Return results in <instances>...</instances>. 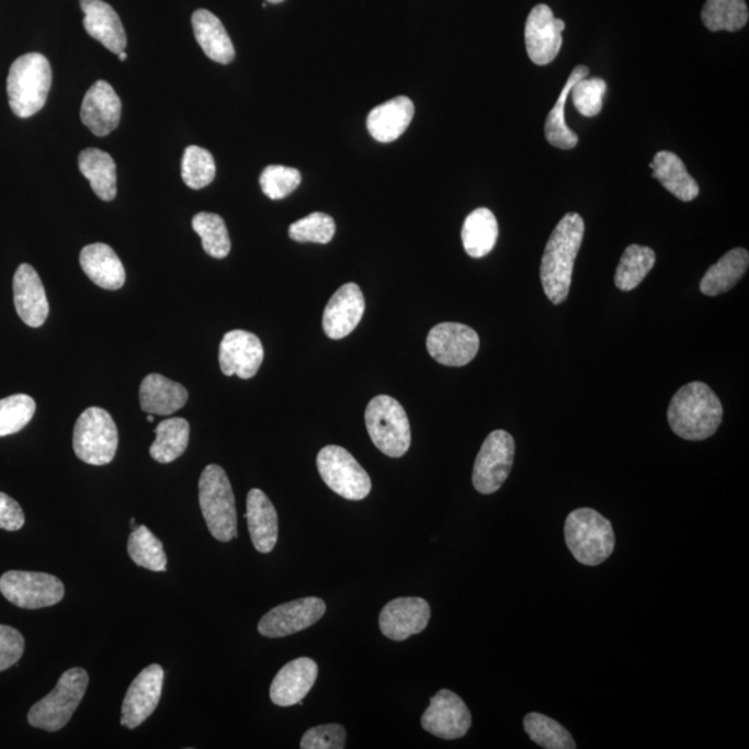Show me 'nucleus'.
I'll use <instances>...</instances> for the list:
<instances>
[{
  "mask_svg": "<svg viewBox=\"0 0 749 749\" xmlns=\"http://www.w3.org/2000/svg\"><path fill=\"white\" fill-rule=\"evenodd\" d=\"M583 238V218L578 213H568L555 227L544 249L541 280L544 293L555 306L568 298L575 260Z\"/></svg>",
  "mask_w": 749,
  "mask_h": 749,
  "instance_id": "f257e3e1",
  "label": "nucleus"
},
{
  "mask_svg": "<svg viewBox=\"0 0 749 749\" xmlns=\"http://www.w3.org/2000/svg\"><path fill=\"white\" fill-rule=\"evenodd\" d=\"M723 407L708 385L691 382L670 400L668 422L674 434L690 442L714 436L722 425Z\"/></svg>",
  "mask_w": 749,
  "mask_h": 749,
  "instance_id": "f03ea898",
  "label": "nucleus"
},
{
  "mask_svg": "<svg viewBox=\"0 0 749 749\" xmlns=\"http://www.w3.org/2000/svg\"><path fill=\"white\" fill-rule=\"evenodd\" d=\"M564 532L569 552L586 567H597L614 553V527L604 515L591 508H578L570 512Z\"/></svg>",
  "mask_w": 749,
  "mask_h": 749,
  "instance_id": "7ed1b4c3",
  "label": "nucleus"
},
{
  "mask_svg": "<svg viewBox=\"0 0 749 749\" xmlns=\"http://www.w3.org/2000/svg\"><path fill=\"white\" fill-rule=\"evenodd\" d=\"M52 88V67L44 55L27 54L10 67L9 104L20 118L33 117L44 109Z\"/></svg>",
  "mask_w": 749,
  "mask_h": 749,
  "instance_id": "20e7f679",
  "label": "nucleus"
},
{
  "mask_svg": "<svg viewBox=\"0 0 749 749\" xmlns=\"http://www.w3.org/2000/svg\"><path fill=\"white\" fill-rule=\"evenodd\" d=\"M198 504L214 538L228 543L238 536L237 504L232 486L222 466L212 464L204 468L198 480Z\"/></svg>",
  "mask_w": 749,
  "mask_h": 749,
  "instance_id": "39448f33",
  "label": "nucleus"
},
{
  "mask_svg": "<svg viewBox=\"0 0 749 749\" xmlns=\"http://www.w3.org/2000/svg\"><path fill=\"white\" fill-rule=\"evenodd\" d=\"M89 676L82 668H72L61 674L50 694L29 712V723L36 729L59 731L70 722L87 693Z\"/></svg>",
  "mask_w": 749,
  "mask_h": 749,
  "instance_id": "423d86ee",
  "label": "nucleus"
},
{
  "mask_svg": "<svg viewBox=\"0 0 749 749\" xmlns=\"http://www.w3.org/2000/svg\"><path fill=\"white\" fill-rule=\"evenodd\" d=\"M366 431L379 452L400 458L411 446V427L407 412L390 396H376L365 411Z\"/></svg>",
  "mask_w": 749,
  "mask_h": 749,
  "instance_id": "0eeeda50",
  "label": "nucleus"
},
{
  "mask_svg": "<svg viewBox=\"0 0 749 749\" xmlns=\"http://www.w3.org/2000/svg\"><path fill=\"white\" fill-rule=\"evenodd\" d=\"M72 447L78 458L89 465L112 463L118 449V431L106 410L91 407L77 419Z\"/></svg>",
  "mask_w": 749,
  "mask_h": 749,
  "instance_id": "6e6552de",
  "label": "nucleus"
},
{
  "mask_svg": "<svg viewBox=\"0 0 749 749\" xmlns=\"http://www.w3.org/2000/svg\"><path fill=\"white\" fill-rule=\"evenodd\" d=\"M317 466L325 485L343 499L360 501L371 493L370 475L348 450L340 446L324 447L318 453Z\"/></svg>",
  "mask_w": 749,
  "mask_h": 749,
  "instance_id": "1a4fd4ad",
  "label": "nucleus"
},
{
  "mask_svg": "<svg viewBox=\"0 0 749 749\" xmlns=\"http://www.w3.org/2000/svg\"><path fill=\"white\" fill-rule=\"evenodd\" d=\"M0 593L23 610H39L59 604L65 585L54 575L9 570L0 578Z\"/></svg>",
  "mask_w": 749,
  "mask_h": 749,
  "instance_id": "9d476101",
  "label": "nucleus"
},
{
  "mask_svg": "<svg viewBox=\"0 0 749 749\" xmlns=\"http://www.w3.org/2000/svg\"><path fill=\"white\" fill-rule=\"evenodd\" d=\"M515 458V440L506 431H495L481 444L474 465L473 481L481 495H493L510 475Z\"/></svg>",
  "mask_w": 749,
  "mask_h": 749,
  "instance_id": "9b49d317",
  "label": "nucleus"
},
{
  "mask_svg": "<svg viewBox=\"0 0 749 749\" xmlns=\"http://www.w3.org/2000/svg\"><path fill=\"white\" fill-rule=\"evenodd\" d=\"M427 348L431 358L439 364L464 366L478 354L480 339L468 325L442 322L429 332Z\"/></svg>",
  "mask_w": 749,
  "mask_h": 749,
  "instance_id": "f8f14e48",
  "label": "nucleus"
},
{
  "mask_svg": "<svg viewBox=\"0 0 749 749\" xmlns=\"http://www.w3.org/2000/svg\"><path fill=\"white\" fill-rule=\"evenodd\" d=\"M327 612V604L318 597H306L272 608L261 617L259 633L261 636L280 638L306 631L316 625Z\"/></svg>",
  "mask_w": 749,
  "mask_h": 749,
  "instance_id": "ddd939ff",
  "label": "nucleus"
},
{
  "mask_svg": "<svg viewBox=\"0 0 749 749\" xmlns=\"http://www.w3.org/2000/svg\"><path fill=\"white\" fill-rule=\"evenodd\" d=\"M423 730L443 740L463 738L473 725V716L461 696L450 690H440L422 715Z\"/></svg>",
  "mask_w": 749,
  "mask_h": 749,
  "instance_id": "4468645a",
  "label": "nucleus"
},
{
  "mask_svg": "<svg viewBox=\"0 0 749 749\" xmlns=\"http://www.w3.org/2000/svg\"><path fill=\"white\" fill-rule=\"evenodd\" d=\"M565 21L555 19L547 4H537L526 20L525 44L534 65L547 66L563 48Z\"/></svg>",
  "mask_w": 749,
  "mask_h": 749,
  "instance_id": "2eb2a0df",
  "label": "nucleus"
},
{
  "mask_svg": "<svg viewBox=\"0 0 749 749\" xmlns=\"http://www.w3.org/2000/svg\"><path fill=\"white\" fill-rule=\"evenodd\" d=\"M164 670L160 665L146 667L130 683L123 702L122 725L133 730L143 725L159 705Z\"/></svg>",
  "mask_w": 749,
  "mask_h": 749,
  "instance_id": "dca6fc26",
  "label": "nucleus"
},
{
  "mask_svg": "<svg viewBox=\"0 0 749 749\" xmlns=\"http://www.w3.org/2000/svg\"><path fill=\"white\" fill-rule=\"evenodd\" d=\"M431 615V605L419 597H400L391 600L379 615L382 635L393 642H405L408 637L425 631Z\"/></svg>",
  "mask_w": 749,
  "mask_h": 749,
  "instance_id": "f3484780",
  "label": "nucleus"
},
{
  "mask_svg": "<svg viewBox=\"0 0 749 749\" xmlns=\"http://www.w3.org/2000/svg\"><path fill=\"white\" fill-rule=\"evenodd\" d=\"M264 360V348L254 333L230 331L219 344V366L224 375H238L240 379L254 378Z\"/></svg>",
  "mask_w": 749,
  "mask_h": 749,
  "instance_id": "a211bd4d",
  "label": "nucleus"
},
{
  "mask_svg": "<svg viewBox=\"0 0 749 749\" xmlns=\"http://www.w3.org/2000/svg\"><path fill=\"white\" fill-rule=\"evenodd\" d=\"M365 311V298L360 286H340L325 307L322 327L328 338L333 340L349 337L358 328Z\"/></svg>",
  "mask_w": 749,
  "mask_h": 749,
  "instance_id": "6ab92c4d",
  "label": "nucleus"
},
{
  "mask_svg": "<svg viewBox=\"0 0 749 749\" xmlns=\"http://www.w3.org/2000/svg\"><path fill=\"white\" fill-rule=\"evenodd\" d=\"M14 306L19 317L31 328H39L49 316V302L38 272L21 264L13 277Z\"/></svg>",
  "mask_w": 749,
  "mask_h": 749,
  "instance_id": "aec40b11",
  "label": "nucleus"
},
{
  "mask_svg": "<svg viewBox=\"0 0 749 749\" xmlns=\"http://www.w3.org/2000/svg\"><path fill=\"white\" fill-rule=\"evenodd\" d=\"M318 678V665L311 658L286 663L272 680L270 696L277 706L302 705Z\"/></svg>",
  "mask_w": 749,
  "mask_h": 749,
  "instance_id": "412c9836",
  "label": "nucleus"
},
{
  "mask_svg": "<svg viewBox=\"0 0 749 749\" xmlns=\"http://www.w3.org/2000/svg\"><path fill=\"white\" fill-rule=\"evenodd\" d=\"M122 101L106 81H98L88 89L81 106V122L97 136H106L118 127Z\"/></svg>",
  "mask_w": 749,
  "mask_h": 749,
  "instance_id": "4be33fe9",
  "label": "nucleus"
},
{
  "mask_svg": "<svg viewBox=\"0 0 749 749\" xmlns=\"http://www.w3.org/2000/svg\"><path fill=\"white\" fill-rule=\"evenodd\" d=\"M80 3L86 14L83 27L87 33L113 54H122L127 46V35L114 9L103 0H80Z\"/></svg>",
  "mask_w": 749,
  "mask_h": 749,
  "instance_id": "5701e85b",
  "label": "nucleus"
},
{
  "mask_svg": "<svg viewBox=\"0 0 749 749\" xmlns=\"http://www.w3.org/2000/svg\"><path fill=\"white\" fill-rule=\"evenodd\" d=\"M416 107L410 98L397 97L375 107L366 118L372 138L382 144L399 139L411 124Z\"/></svg>",
  "mask_w": 749,
  "mask_h": 749,
  "instance_id": "b1692460",
  "label": "nucleus"
},
{
  "mask_svg": "<svg viewBox=\"0 0 749 749\" xmlns=\"http://www.w3.org/2000/svg\"><path fill=\"white\" fill-rule=\"evenodd\" d=\"M80 263L89 280L102 290L118 291L125 284L122 260L109 245L87 246L81 251Z\"/></svg>",
  "mask_w": 749,
  "mask_h": 749,
  "instance_id": "393cba45",
  "label": "nucleus"
},
{
  "mask_svg": "<svg viewBox=\"0 0 749 749\" xmlns=\"http://www.w3.org/2000/svg\"><path fill=\"white\" fill-rule=\"evenodd\" d=\"M248 520L251 543L257 552L269 554L277 542V513L263 490L251 489L248 495Z\"/></svg>",
  "mask_w": 749,
  "mask_h": 749,
  "instance_id": "a878e982",
  "label": "nucleus"
},
{
  "mask_svg": "<svg viewBox=\"0 0 749 749\" xmlns=\"http://www.w3.org/2000/svg\"><path fill=\"white\" fill-rule=\"evenodd\" d=\"M140 407L151 416H172L188 401V390L160 374L146 376L139 389Z\"/></svg>",
  "mask_w": 749,
  "mask_h": 749,
  "instance_id": "bb28decb",
  "label": "nucleus"
},
{
  "mask_svg": "<svg viewBox=\"0 0 749 749\" xmlns=\"http://www.w3.org/2000/svg\"><path fill=\"white\" fill-rule=\"evenodd\" d=\"M192 27L197 44L201 45L208 59L222 63V65H229L234 61L232 41L217 15L206 9H198L192 15Z\"/></svg>",
  "mask_w": 749,
  "mask_h": 749,
  "instance_id": "cd10ccee",
  "label": "nucleus"
},
{
  "mask_svg": "<svg viewBox=\"0 0 749 749\" xmlns=\"http://www.w3.org/2000/svg\"><path fill=\"white\" fill-rule=\"evenodd\" d=\"M652 177L682 202H693L700 195L699 183L690 175L684 162L672 151L662 150L652 160Z\"/></svg>",
  "mask_w": 749,
  "mask_h": 749,
  "instance_id": "c85d7f7f",
  "label": "nucleus"
},
{
  "mask_svg": "<svg viewBox=\"0 0 749 749\" xmlns=\"http://www.w3.org/2000/svg\"><path fill=\"white\" fill-rule=\"evenodd\" d=\"M748 266L749 254L746 249L737 248L727 251L705 272L700 284L701 292L705 296L715 297L731 291L746 275Z\"/></svg>",
  "mask_w": 749,
  "mask_h": 749,
  "instance_id": "c756f323",
  "label": "nucleus"
},
{
  "mask_svg": "<svg viewBox=\"0 0 749 749\" xmlns=\"http://www.w3.org/2000/svg\"><path fill=\"white\" fill-rule=\"evenodd\" d=\"M78 166L99 198L112 202L117 196V169L113 157L106 151L97 148L82 150Z\"/></svg>",
  "mask_w": 749,
  "mask_h": 749,
  "instance_id": "7c9ffc66",
  "label": "nucleus"
},
{
  "mask_svg": "<svg viewBox=\"0 0 749 749\" xmlns=\"http://www.w3.org/2000/svg\"><path fill=\"white\" fill-rule=\"evenodd\" d=\"M590 68L588 66H578L574 68L570 72L567 83L560 92L557 102H555L552 112L547 115L546 125H544V130H546V138L549 145L554 148L569 150L574 149L576 145L579 144V136L570 130L567 122H565V106H567L568 97L570 95V89L576 82L588 78Z\"/></svg>",
  "mask_w": 749,
  "mask_h": 749,
  "instance_id": "2f4dec72",
  "label": "nucleus"
},
{
  "mask_svg": "<svg viewBox=\"0 0 749 749\" xmlns=\"http://www.w3.org/2000/svg\"><path fill=\"white\" fill-rule=\"evenodd\" d=\"M464 249L474 259H481L495 249L499 239V224L489 208H476L466 217L463 232Z\"/></svg>",
  "mask_w": 749,
  "mask_h": 749,
  "instance_id": "473e14b6",
  "label": "nucleus"
},
{
  "mask_svg": "<svg viewBox=\"0 0 749 749\" xmlns=\"http://www.w3.org/2000/svg\"><path fill=\"white\" fill-rule=\"evenodd\" d=\"M190 422L183 418L166 419L156 428V440L150 457L160 464H170L186 452L190 443Z\"/></svg>",
  "mask_w": 749,
  "mask_h": 749,
  "instance_id": "72a5a7b5",
  "label": "nucleus"
},
{
  "mask_svg": "<svg viewBox=\"0 0 749 749\" xmlns=\"http://www.w3.org/2000/svg\"><path fill=\"white\" fill-rule=\"evenodd\" d=\"M657 256L651 248L632 245L625 250L615 274L617 290L631 292L642 284L648 272L654 269Z\"/></svg>",
  "mask_w": 749,
  "mask_h": 749,
  "instance_id": "f704fd0d",
  "label": "nucleus"
},
{
  "mask_svg": "<svg viewBox=\"0 0 749 749\" xmlns=\"http://www.w3.org/2000/svg\"><path fill=\"white\" fill-rule=\"evenodd\" d=\"M701 19L712 33H717V31L736 33L748 23V7L744 0H706Z\"/></svg>",
  "mask_w": 749,
  "mask_h": 749,
  "instance_id": "c9c22d12",
  "label": "nucleus"
},
{
  "mask_svg": "<svg viewBox=\"0 0 749 749\" xmlns=\"http://www.w3.org/2000/svg\"><path fill=\"white\" fill-rule=\"evenodd\" d=\"M128 555L138 567L166 572L167 557L162 543L145 525L136 526L128 538Z\"/></svg>",
  "mask_w": 749,
  "mask_h": 749,
  "instance_id": "e433bc0d",
  "label": "nucleus"
},
{
  "mask_svg": "<svg viewBox=\"0 0 749 749\" xmlns=\"http://www.w3.org/2000/svg\"><path fill=\"white\" fill-rule=\"evenodd\" d=\"M523 727L531 740L547 749H575L576 742L560 723L537 712H531L523 719Z\"/></svg>",
  "mask_w": 749,
  "mask_h": 749,
  "instance_id": "4c0bfd02",
  "label": "nucleus"
},
{
  "mask_svg": "<svg viewBox=\"0 0 749 749\" xmlns=\"http://www.w3.org/2000/svg\"><path fill=\"white\" fill-rule=\"evenodd\" d=\"M192 227L201 237L204 251L214 259H225L230 251V239L224 219L217 214L198 213L192 219Z\"/></svg>",
  "mask_w": 749,
  "mask_h": 749,
  "instance_id": "58836bf2",
  "label": "nucleus"
},
{
  "mask_svg": "<svg viewBox=\"0 0 749 749\" xmlns=\"http://www.w3.org/2000/svg\"><path fill=\"white\" fill-rule=\"evenodd\" d=\"M216 161L208 150L190 146L182 157V180L191 190H203L216 178Z\"/></svg>",
  "mask_w": 749,
  "mask_h": 749,
  "instance_id": "ea45409f",
  "label": "nucleus"
},
{
  "mask_svg": "<svg viewBox=\"0 0 749 749\" xmlns=\"http://www.w3.org/2000/svg\"><path fill=\"white\" fill-rule=\"evenodd\" d=\"M35 411V401L27 395H13L0 400V438L23 431Z\"/></svg>",
  "mask_w": 749,
  "mask_h": 749,
  "instance_id": "a19ab883",
  "label": "nucleus"
},
{
  "mask_svg": "<svg viewBox=\"0 0 749 749\" xmlns=\"http://www.w3.org/2000/svg\"><path fill=\"white\" fill-rule=\"evenodd\" d=\"M334 232H337V224L332 217L324 213H313L290 227L291 239L300 243L327 245L333 239Z\"/></svg>",
  "mask_w": 749,
  "mask_h": 749,
  "instance_id": "79ce46f5",
  "label": "nucleus"
},
{
  "mask_svg": "<svg viewBox=\"0 0 749 749\" xmlns=\"http://www.w3.org/2000/svg\"><path fill=\"white\" fill-rule=\"evenodd\" d=\"M300 182V171L285 166H269L260 177L261 190L272 201H281L290 196L297 190Z\"/></svg>",
  "mask_w": 749,
  "mask_h": 749,
  "instance_id": "37998d69",
  "label": "nucleus"
},
{
  "mask_svg": "<svg viewBox=\"0 0 749 749\" xmlns=\"http://www.w3.org/2000/svg\"><path fill=\"white\" fill-rule=\"evenodd\" d=\"M606 92V82L602 78H583L570 89L576 110L583 117H595L602 110V98Z\"/></svg>",
  "mask_w": 749,
  "mask_h": 749,
  "instance_id": "c03bdc74",
  "label": "nucleus"
},
{
  "mask_svg": "<svg viewBox=\"0 0 749 749\" xmlns=\"http://www.w3.org/2000/svg\"><path fill=\"white\" fill-rule=\"evenodd\" d=\"M348 740V733L342 725L331 723L313 727L300 741L302 749H343Z\"/></svg>",
  "mask_w": 749,
  "mask_h": 749,
  "instance_id": "a18cd8bd",
  "label": "nucleus"
},
{
  "mask_svg": "<svg viewBox=\"0 0 749 749\" xmlns=\"http://www.w3.org/2000/svg\"><path fill=\"white\" fill-rule=\"evenodd\" d=\"M25 640L15 628L0 625V672L12 668L23 657Z\"/></svg>",
  "mask_w": 749,
  "mask_h": 749,
  "instance_id": "49530a36",
  "label": "nucleus"
},
{
  "mask_svg": "<svg viewBox=\"0 0 749 749\" xmlns=\"http://www.w3.org/2000/svg\"><path fill=\"white\" fill-rule=\"evenodd\" d=\"M24 523L23 508L12 497L0 491V529L8 532H18L24 526Z\"/></svg>",
  "mask_w": 749,
  "mask_h": 749,
  "instance_id": "de8ad7c7",
  "label": "nucleus"
},
{
  "mask_svg": "<svg viewBox=\"0 0 749 749\" xmlns=\"http://www.w3.org/2000/svg\"><path fill=\"white\" fill-rule=\"evenodd\" d=\"M120 60L124 61L127 60V54L125 52H122V54H118Z\"/></svg>",
  "mask_w": 749,
  "mask_h": 749,
  "instance_id": "09e8293b",
  "label": "nucleus"
},
{
  "mask_svg": "<svg viewBox=\"0 0 749 749\" xmlns=\"http://www.w3.org/2000/svg\"><path fill=\"white\" fill-rule=\"evenodd\" d=\"M266 2H270V3H281V2H284V0H266Z\"/></svg>",
  "mask_w": 749,
  "mask_h": 749,
  "instance_id": "8fccbe9b",
  "label": "nucleus"
},
{
  "mask_svg": "<svg viewBox=\"0 0 749 749\" xmlns=\"http://www.w3.org/2000/svg\"><path fill=\"white\" fill-rule=\"evenodd\" d=\"M148 421H149L150 423L155 421V418L151 417V413H149Z\"/></svg>",
  "mask_w": 749,
  "mask_h": 749,
  "instance_id": "3c124183",
  "label": "nucleus"
}]
</instances>
